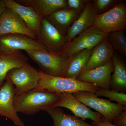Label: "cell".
I'll use <instances>...</instances> for the list:
<instances>
[{
    "instance_id": "cell-1",
    "label": "cell",
    "mask_w": 126,
    "mask_h": 126,
    "mask_svg": "<svg viewBox=\"0 0 126 126\" xmlns=\"http://www.w3.org/2000/svg\"><path fill=\"white\" fill-rule=\"evenodd\" d=\"M61 98V94L34 89L15 95L14 107L16 112L32 115L47 109L56 107Z\"/></svg>"
},
{
    "instance_id": "cell-2",
    "label": "cell",
    "mask_w": 126,
    "mask_h": 126,
    "mask_svg": "<svg viewBox=\"0 0 126 126\" xmlns=\"http://www.w3.org/2000/svg\"><path fill=\"white\" fill-rule=\"evenodd\" d=\"M40 79L37 89L48 90L58 94H73L79 91L95 93L99 88L93 84L75 79L54 77L45 74L39 70Z\"/></svg>"
},
{
    "instance_id": "cell-3",
    "label": "cell",
    "mask_w": 126,
    "mask_h": 126,
    "mask_svg": "<svg viewBox=\"0 0 126 126\" xmlns=\"http://www.w3.org/2000/svg\"><path fill=\"white\" fill-rule=\"evenodd\" d=\"M72 94L79 101L96 110L111 123L116 116L126 110V107L112 102L108 99L100 98L92 92L81 91Z\"/></svg>"
},
{
    "instance_id": "cell-4",
    "label": "cell",
    "mask_w": 126,
    "mask_h": 126,
    "mask_svg": "<svg viewBox=\"0 0 126 126\" xmlns=\"http://www.w3.org/2000/svg\"><path fill=\"white\" fill-rule=\"evenodd\" d=\"M92 27L106 34L124 30L126 27V5L122 2L103 14L97 15Z\"/></svg>"
},
{
    "instance_id": "cell-5",
    "label": "cell",
    "mask_w": 126,
    "mask_h": 126,
    "mask_svg": "<svg viewBox=\"0 0 126 126\" xmlns=\"http://www.w3.org/2000/svg\"><path fill=\"white\" fill-rule=\"evenodd\" d=\"M27 54L38 64L40 71L45 74L62 77L67 58L61 53L46 50H26Z\"/></svg>"
},
{
    "instance_id": "cell-6",
    "label": "cell",
    "mask_w": 126,
    "mask_h": 126,
    "mask_svg": "<svg viewBox=\"0 0 126 126\" xmlns=\"http://www.w3.org/2000/svg\"><path fill=\"white\" fill-rule=\"evenodd\" d=\"M9 79L14 87L15 95L36 88L40 76L39 70L27 63L20 67L13 69L7 74Z\"/></svg>"
},
{
    "instance_id": "cell-7",
    "label": "cell",
    "mask_w": 126,
    "mask_h": 126,
    "mask_svg": "<svg viewBox=\"0 0 126 126\" xmlns=\"http://www.w3.org/2000/svg\"><path fill=\"white\" fill-rule=\"evenodd\" d=\"M37 40L48 51L56 53H61L69 43L67 35L56 29L46 17L41 20Z\"/></svg>"
},
{
    "instance_id": "cell-8",
    "label": "cell",
    "mask_w": 126,
    "mask_h": 126,
    "mask_svg": "<svg viewBox=\"0 0 126 126\" xmlns=\"http://www.w3.org/2000/svg\"><path fill=\"white\" fill-rule=\"evenodd\" d=\"M108 35L92 26L68 43L61 53V55L67 58L83 50L93 49Z\"/></svg>"
},
{
    "instance_id": "cell-9",
    "label": "cell",
    "mask_w": 126,
    "mask_h": 126,
    "mask_svg": "<svg viewBox=\"0 0 126 126\" xmlns=\"http://www.w3.org/2000/svg\"><path fill=\"white\" fill-rule=\"evenodd\" d=\"M21 50H47L38 40L23 34H7L0 36V52H11Z\"/></svg>"
},
{
    "instance_id": "cell-10",
    "label": "cell",
    "mask_w": 126,
    "mask_h": 126,
    "mask_svg": "<svg viewBox=\"0 0 126 126\" xmlns=\"http://www.w3.org/2000/svg\"><path fill=\"white\" fill-rule=\"evenodd\" d=\"M15 95L14 86L9 79H6L0 87V116L9 118L16 126H25L14 108Z\"/></svg>"
},
{
    "instance_id": "cell-11",
    "label": "cell",
    "mask_w": 126,
    "mask_h": 126,
    "mask_svg": "<svg viewBox=\"0 0 126 126\" xmlns=\"http://www.w3.org/2000/svg\"><path fill=\"white\" fill-rule=\"evenodd\" d=\"M15 33L23 34L37 40V37L20 16L6 7L0 18V36Z\"/></svg>"
},
{
    "instance_id": "cell-12",
    "label": "cell",
    "mask_w": 126,
    "mask_h": 126,
    "mask_svg": "<svg viewBox=\"0 0 126 126\" xmlns=\"http://www.w3.org/2000/svg\"><path fill=\"white\" fill-rule=\"evenodd\" d=\"M113 71L112 60L102 66L84 70L77 79L93 84L100 88L110 89V80Z\"/></svg>"
},
{
    "instance_id": "cell-13",
    "label": "cell",
    "mask_w": 126,
    "mask_h": 126,
    "mask_svg": "<svg viewBox=\"0 0 126 126\" xmlns=\"http://www.w3.org/2000/svg\"><path fill=\"white\" fill-rule=\"evenodd\" d=\"M56 107H64L70 110L74 116L85 121L89 118L93 122H97L102 117L99 113L91 110L87 106L77 99L72 94L63 93L61 94L60 101Z\"/></svg>"
},
{
    "instance_id": "cell-14",
    "label": "cell",
    "mask_w": 126,
    "mask_h": 126,
    "mask_svg": "<svg viewBox=\"0 0 126 126\" xmlns=\"http://www.w3.org/2000/svg\"><path fill=\"white\" fill-rule=\"evenodd\" d=\"M6 6L16 12L38 39L43 18L33 8L21 4L14 0H4Z\"/></svg>"
},
{
    "instance_id": "cell-15",
    "label": "cell",
    "mask_w": 126,
    "mask_h": 126,
    "mask_svg": "<svg viewBox=\"0 0 126 126\" xmlns=\"http://www.w3.org/2000/svg\"><path fill=\"white\" fill-rule=\"evenodd\" d=\"M97 15L92 0L89 1L68 30L66 35L69 43L79 34L92 27Z\"/></svg>"
},
{
    "instance_id": "cell-16",
    "label": "cell",
    "mask_w": 126,
    "mask_h": 126,
    "mask_svg": "<svg viewBox=\"0 0 126 126\" xmlns=\"http://www.w3.org/2000/svg\"><path fill=\"white\" fill-rule=\"evenodd\" d=\"M92 49H84L67 58L62 77L77 79L85 70Z\"/></svg>"
},
{
    "instance_id": "cell-17",
    "label": "cell",
    "mask_w": 126,
    "mask_h": 126,
    "mask_svg": "<svg viewBox=\"0 0 126 126\" xmlns=\"http://www.w3.org/2000/svg\"><path fill=\"white\" fill-rule=\"evenodd\" d=\"M114 50L108 37L104 39L92 49L84 70L93 69L108 63L112 60Z\"/></svg>"
},
{
    "instance_id": "cell-18",
    "label": "cell",
    "mask_w": 126,
    "mask_h": 126,
    "mask_svg": "<svg viewBox=\"0 0 126 126\" xmlns=\"http://www.w3.org/2000/svg\"><path fill=\"white\" fill-rule=\"evenodd\" d=\"M27 61V57L20 51L0 52V86L4 83L10 70L24 65Z\"/></svg>"
},
{
    "instance_id": "cell-19",
    "label": "cell",
    "mask_w": 126,
    "mask_h": 126,
    "mask_svg": "<svg viewBox=\"0 0 126 126\" xmlns=\"http://www.w3.org/2000/svg\"><path fill=\"white\" fill-rule=\"evenodd\" d=\"M33 8L42 18L48 16L60 9L67 7V0H19L16 1Z\"/></svg>"
},
{
    "instance_id": "cell-20",
    "label": "cell",
    "mask_w": 126,
    "mask_h": 126,
    "mask_svg": "<svg viewBox=\"0 0 126 126\" xmlns=\"http://www.w3.org/2000/svg\"><path fill=\"white\" fill-rule=\"evenodd\" d=\"M80 13L66 7L59 9L46 18L56 29L66 35L68 30Z\"/></svg>"
},
{
    "instance_id": "cell-21",
    "label": "cell",
    "mask_w": 126,
    "mask_h": 126,
    "mask_svg": "<svg viewBox=\"0 0 126 126\" xmlns=\"http://www.w3.org/2000/svg\"><path fill=\"white\" fill-rule=\"evenodd\" d=\"M113 65V74L111 76L110 88L119 92H126V65L119 55L114 54L112 59Z\"/></svg>"
},
{
    "instance_id": "cell-22",
    "label": "cell",
    "mask_w": 126,
    "mask_h": 126,
    "mask_svg": "<svg viewBox=\"0 0 126 126\" xmlns=\"http://www.w3.org/2000/svg\"><path fill=\"white\" fill-rule=\"evenodd\" d=\"M53 119V126H97L87 123L80 118L65 113L59 107L45 110Z\"/></svg>"
},
{
    "instance_id": "cell-23",
    "label": "cell",
    "mask_w": 126,
    "mask_h": 126,
    "mask_svg": "<svg viewBox=\"0 0 126 126\" xmlns=\"http://www.w3.org/2000/svg\"><path fill=\"white\" fill-rule=\"evenodd\" d=\"M108 38L113 49L126 56V37L124 30L109 33Z\"/></svg>"
},
{
    "instance_id": "cell-24",
    "label": "cell",
    "mask_w": 126,
    "mask_h": 126,
    "mask_svg": "<svg viewBox=\"0 0 126 126\" xmlns=\"http://www.w3.org/2000/svg\"><path fill=\"white\" fill-rule=\"evenodd\" d=\"M97 96H104L108 98L110 101L116 102L122 106L126 107V94L116 90L99 88L95 93Z\"/></svg>"
},
{
    "instance_id": "cell-25",
    "label": "cell",
    "mask_w": 126,
    "mask_h": 126,
    "mask_svg": "<svg viewBox=\"0 0 126 126\" xmlns=\"http://www.w3.org/2000/svg\"><path fill=\"white\" fill-rule=\"evenodd\" d=\"M92 1L97 15L105 13L122 2L120 0H94Z\"/></svg>"
},
{
    "instance_id": "cell-26",
    "label": "cell",
    "mask_w": 126,
    "mask_h": 126,
    "mask_svg": "<svg viewBox=\"0 0 126 126\" xmlns=\"http://www.w3.org/2000/svg\"><path fill=\"white\" fill-rule=\"evenodd\" d=\"M67 7L81 13L89 0H67Z\"/></svg>"
},
{
    "instance_id": "cell-27",
    "label": "cell",
    "mask_w": 126,
    "mask_h": 126,
    "mask_svg": "<svg viewBox=\"0 0 126 126\" xmlns=\"http://www.w3.org/2000/svg\"><path fill=\"white\" fill-rule=\"evenodd\" d=\"M113 121L116 126H126V110L116 116Z\"/></svg>"
},
{
    "instance_id": "cell-28",
    "label": "cell",
    "mask_w": 126,
    "mask_h": 126,
    "mask_svg": "<svg viewBox=\"0 0 126 126\" xmlns=\"http://www.w3.org/2000/svg\"><path fill=\"white\" fill-rule=\"evenodd\" d=\"M92 124L97 126H116L104 119L102 116L99 121L97 122L93 121Z\"/></svg>"
},
{
    "instance_id": "cell-29",
    "label": "cell",
    "mask_w": 126,
    "mask_h": 126,
    "mask_svg": "<svg viewBox=\"0 0 126 126\" xmlns=\"http://www.w3.org/2000/svg\"><path fill=\"white\" fill-rule=\"evenodd\" d=\"M6 7L4 0H0V18Z\"/></svg>"
},
{
    "instance_id": "cell-30",
    "label": "cell",
    "mask_w": 126,
    "mask_h": 126,
    "mask_svg": "<svg viewBox=\"0 0 126 126\" xmlns=\"http://www.w3.org/2000/svg\"></svg>"
}]
</instances>
